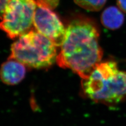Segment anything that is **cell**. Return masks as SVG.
<instances>
[{
	"label": "cell",
	"mask_w": 126,
	"mask_h": 126,
	"mask_svg": "<svg viewBox=\"0 0 126 126\" xmlns=\"http://www.w3.org/2000/svg\"><path fill=\"white\" fill-rule=\"evenodd\" d=\"M99 36V27L92 19L81 17L72 21L56 58L58 65L71 69L82 79L87 78L103 56Z\"/></svg>",
	"instance_id": "1"
},
{
	"label": "cell",
	"mask_w": 126,
	"mask_h": 126,
	"mask_svg": "<svg viewBox=\"0 0 126 126\" xmlns=\"http://www.w3.org/2000/svg\"><path fill=\"white\" fill-rule=\"evenodd\" d=\"M81 84L84 96L96 103L114 106L126 98V72L115 61L100 62Z\"/></svg>",
	"instance_id": "2"
},
{
	"label": "cell",
	"mask_w": 126,
	"mask_h": 126,
	"mask_svg": "<svg viewBox=\"0 0 126 126\" xmlns=\"http://www.w3.org/2000/svg\"><path fill=\"white\" fill-rule=\"evenodd\" d=\"M56 46L38 31H30L11 46L9 59L34 68L48 67L56 61Z\"/></svg>",
	"instance_id": "3"
},
{
	"label": "cell",
	"mask_w": 126,
	"mask_h": 126,
	"mask_svg": "<svg viewBox=\"0 0 126 126\" xmlns=\"http://www.w3.org/2000/svg\"><path fill=\"white\" fill-rule=\"evenodd\" d=\"M36 7V0H10L0 23V29L11 39L29 32L33 25Z\"/></svg>",
	"instance_id": "4"
},
{
	"label": "cell",
	"mask_w": 126,
	"mask_h": 126,
	"mask_svg": "<svg viewBox=\"0 0 126 126\" xmlns=\"http://www.w3.org/2000/svg\"><path fill=\"white\" fill-rule=\"evenodd\" d=\"M33 24L39 33L56 46H61L65 37L66 29L52 9L37 2Z\"/></svg>",
	"instance_id": "5"
},
{
	"label": "cell",
	"mask_w": 126,
	"mask_h": 126,
	"mask_svg": "<svg viewBox=\"0 0 126 126\" xmlns=\"http://www.w3.org/2000/svg\"><path fill=\"white\" fill-rule=\"evenodd\" d=\"M25 74L24 65L13 59L4 63L0 69V78L3 83L9 85L18 84L25 77Z\"/></svg>",
	"instance_id": "6"
},
{
	"label": "cell",
	"mask_w": 126,
	"mask_h": 126,
	"mask_svg": "<svg viewBox=\"0 0 126 126\" xmlns=\"http://www.w3.org/2000/svg\"><path fill=\"white\" fill-rule=\"evenodd\" d=\"M125 17L121 10L115 6H110L106 9L101 16L102 24L106 28L111 30L119 29L123 25Z\"/></svg>",
	"instance_id": "7"
},
{
	"label": "cell",
	"mask_w": 126,
	"mask_h": 126,
	"mask_svg": "<svg viewBox=\"0 0 126 126\" xmlns=\"http://www.w3.org/2000/svg\"><path fill=\"white\" fill-rule=\"evenodd\" d=\"M76 4L90 11H99L103 7L107 0H74Z\"/></svg>",
	"instance_id": "8"
},
{
	"label": "cell",
	"mask_w": 126,
	"mask_h": 126,
	"mask_svg": "<svg viewBox=\"0 0 126 126\" xmlns=\"http://www.w3.org/2000/svg\"><path fill=\"white\" fill-rule=\"evenodd\" d=\"M36 2L53 10L58 5L59 0H36Z\"/></svg>",
	"instance_id": "9"
},
{
	"label": "cell",
	"mask_w": 126,
	"mask_h": 126,
	"mask_svg": "<svg viewBox=\"0 0 126 126\" xmlns=\"http://www.w3.org/2000/svg\"><path fill=\"white\" fill-rule=\"evenodd\" d=\"M10 0H0V19L2 18L6 7Z\"/></svg>",
	"instance_id": "10"
},
{
	"label": "cell",
	"mask_w": 126,
	"mask_h": 126,
	"mask_svg": "<svg viewBox=\"0 0 126 126\" xmlns=\"http://www.w3.org/2000/svg\"><path fill=\"white\" fill-rule=\"evenodd\" d=\"M117 5L119 9L125 13H126V0H117Z\"/></svg>",
	"instance_id": "11"
}]
</instances>
